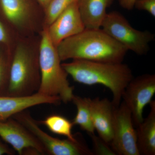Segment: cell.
<instances>
[{
  "label": "cell",
  "mask_w": 155,
  "mask_h": 155,
  "mask_svg": "<svg viewBox=\"0 0 155 155\" xmlns=\"http://www.w3.org/2000/svg\"><path fill=\"white\" fill-rule=\"evenodd\" d=\"M61 61L80 60L122 63L127 50L101 29L85 28L57 47Z\"/></svg>",
  "instance_id": "6da1fadb"
},
{
  "label": "cell",
  "mask_w": 155,
  "mask_h": 155,
  "mask_svg": "<svg viewBox=\"0 0 155 155\" xmlns=\"http://www.w3.org/2000/svg\"><path fill=\"white\" fill-rule=\"evenodd\" d=\"M62 66L74 81L87 85L101 84L113 94L115 107L121 103L125 88L133 78L132 71L122 63H110L75 59Z\"/></svg>",
  "instance_id": "7a4b0ae2"
},
{
  "label": "cell",
  "mask_w": 155,
  "mask_h": 155,
  "mask_svg": "<svg viewBox=\"0 0 155 155\" xmlns=\"http://www.w3.org/2000/svg\"><path fill=\"white\" fill-rule=\"evenodd\" d=\"M40 40L41 35L17 39L13 48L7 96H28L38 91L41 80Z\"/></svg>",
  "instance_id": "3957f363"
},
{
  "label": "cell",
  "mask_w": 155,
  "mask_h": 155,
  "mask_svg": "<svg viewBox=\"0 0 155 155\" xmlns=\"http://www.w3.org/2000/svg\"><path fill=\"white\" fill-rule=\"evenodd\" d=\"M39 49L40 86L38 93L48 96L60 97L61 101H72L74 87L68 80V75L62 66L57 48L49 37L46 29L41 34Z\"/></svg>",
  "instance_id": "277c9868"
},
{
  "label": "cell",
  "mask_w": 155,
  "mask_h": 155,
  "mask_svg": "<svg viewBox=\"0 0 155 155\" xmlns=\"http://www.w3.org/2000/svg\"><path fill=\"white\" fill-rule=\"evenodd\" d=\"M0 20L17 38L40 35L45 11L37 0H0Z\"/></svg>",
  "instance_id": "5b68a950"
},
{
  "label": "cell",
  "mask_w": 155,
  "mask_h": 155,
  "mask_svg": "<svg viewBox=\"0 0 155 155\" xmlns=\"http://www.w3.org/2000/svg\"><path fill=\"white\" fill-rule=\"evenodd\" d=\"M101 28L127 51L139 55L147 54L150 43L155 38L154 35L149 31L134 28L127 19L116 11L107 14Z\"/></svg>",
  "instance_id": "8992f818"
},
{
  "label": "cell",
  "mask_w": 155,
  "mask_h": 155,
  "mask_svg": "<svg viewBox=\"0 0 155 155\" xmlns=\"http://www.w3.org/2000/svg\"><path fill=\"white\" fill-rule=\"evenodd\" d=\"M12 117L38 140L44 147L46 153L52 155H94L92 151L83 141H79L78 139L75 141L67 138L60 139L46 133L27 111H22Z\"/></svg>",
  "instance_id": "52a82bcc"
},
{
  "label": "cell",
  "mask_w": 155,
  "mask_h": 155,
  "mask_svg": "<svg viewBox=\"0 0 155 155\" xmlns=\"http://www.w3.org/2000/svg\"><path fill=\"white\" fill-rule=\"evenodd\" d=\"M155 93V75L145 74L134 78L127 84L122 99L131 113L134 127L143 121L145 107Z\"/></svg>",
  "instance_id": "ba28073f"
},
{
  "label": "cell",
  "mask_w": 155,
  "mask_h": 155,
  "mask_svg": "<svg viewBox=\"0 0 155 155\" xmlns=\"http://www.w3.org/2000/svg\"><path fill=\"white\" fill-rule=\"evenodd\" d=\"M110 146L116 155H140L131 113L123 101L115 109Z\"/></svg>",
  "instance_id": "9c48e42d"
},
{
  "label": "cell",
  "mask_w": 155,
  "mask_h": 155,
  "mask_svg": "<svg viewBox=\"0 0 155 155\" xmlns=\"http://www.w3.org/2000/svg\"><path fill=\"white\" fill-rule=\"evenodd\" d=\"M0 138L19 155L24 154L30 150H35L40 154H46L38 140L13 117L0 121Z\"/></svg>",
  "instance_id": "30bf717a"
},
{
  "label": "cell",
  "mask_w": 155,
  "mask_h": 155,
  "mask_svg": "<svg viewBox=\"0 0 155 155\" xmlns=\"http://www.w3.org/2000/svg\"><path fill=\"white\" fill-rule=\"evenodd\" d=\"M45 28L50 40L57 48L64 40L83 31L85 26L78 9V1L70 5Z\"/></svg>",
  "instance_id": "8fae6325"
},
{
  "label": "cell",
  "mask_w": 155,
  "mask_h": 155,
  "mask_svg": "<svg viewBox=\"0 0 155 155\" xmlns=\"http://www.w3.org/2000/svg\"><path fill=\"white\" fill-rule=\"evenodd\" d=\"M92 121L99 136L110 144L113 134L115 110L116 107L108 99L89 98Z\"/></svg>",
  "instance_id": "7c38bea8"
},
{
  "label": "cell",
  "mask_w": 155,
  "mask_h": 155,
  "mask_svg": "<svg viewBox=\"0 0 155 155\" xmlns=\"http://www.w3.org/2000/svg\"><path fill=\"white\" fill-rule=\"evenodd\" d=\"M60 97L48 96L36 93L25 97L0 96V121H4L34 106L44 104H59Z\"/></svg>",
  "instance_id": "4fadbf2b"
},
{
  "label": "cell",
  "mask_w": 155,
  "mask_h": 155,
  "mask_svg": "<svg viewBox=\"0 0 155 155\" xmlns=\"http://www.w3.org/2000/svg\"><path fill=\"white\" fill-rule=\"evenodd\" d=\"M114 0H78V9L85 28L100 29Z\"/></svg>",
  "instance_id": "5bb4252c"
},
{
  "label": "cell",
  "mask_w": 155,
  "mask_h": 155,
  "mask_svg": "<svg viewBox=\"0 0 155 155\" xmlns=\"http://www.w3.org/2000/svg\"><path fill=\"white\" fill-rule=\"evenodd\" d=\"M149 104V114L136 130L140 155H155V101Z\"/></svg>",
  "instance_id": "9a60e30c"
},
{
  "label": "cell",
  "mask_w": 155,
  "mask_h": 155,
  "mask_svg": "<svg viewBox=\"0 0 155 155\" xmlns=\"http://www.w3.org/2000/svg\"><path fill=\"white\" fill-rule=\"evenodd\" d=\"M89 98L74 95L72 101L76 106L77 114L72 122L74 125H79L89 134H94L95 129L92 121Z\"/></svg>",
  "instance_id": "2e32d148"
},
{
  "label": "cell",
  "mask_w": 155,
  "mask_h": 155,
  "mask_svg": "<svg viewBox=\"0 0 155 155\" xmlns=\"http://www.w3.org/2000/svg\"><path fill=\"white\" fill-rule=\"evenodd\" d=\"M41 123L55 134L64 136L72 141L77 140L76 136L72 133V128L74 125L73 123L64 116L51 115L41 121Z\"/></svg>",
  "instance_id": "e0dca14e"
},
{
  "label": "cell",
  "mask_w": 155,
  "mask_h": 155,
  "mask_svg": "<svg viewBox=\"0 0 155 155\" xmlns=\"http://www.w3.org/2000/svg\"><path fill=\"white\" fill-rule=\"evenodd\" d=\"M13 49L0 44V96H6L8 89Z\"/></svg>",
  "instance_id": "ac0fdd59"
},
{
  "label": "cell",
  "mask_w": 155,
  "mask_h": 155,
  "mask_svg": "<svg viewBox=\"0 0 155 155\" xmlns=\"http://www.w3.org/2000/svg\"><path fill=\"white\" fill-rule=\"evenodd\" d=\"M78 0H51L45 11V26L47 28L70 5Z\"/></svg>",
  "instance_id": "d6986e66"
},
{
  "label": "cell",
  "mask_w": 155,
  "mask_h": 155,
  "mask_svg": "<svg viewBox=\"0 0 155 155\" xmlns=\"http://www.w3.org/2000/svg\"><path fill=\"white\" fill-rule=\"evenodd\" d=\"M91 137L93 146L94 155H116V153L112 150L110 144L106 143L99 136L94 134H89Z\"/></svg>",
  "instance_id": "ffe728a7"
},
{
  "label": "cell",
  "mask_w": 155,
  "mask_h": 155,
  "mask_svg": "<svg viewBox=\"0 0 155 155\" xmlns=\"http://www.w3.org/2000/svg\"><path fill=\"white\" fill-rule=\"evenodd\" d=\"M18 39L0 20V44L13 49Z\"/></svg>",
  "instance_id": "44dd1931"
},
{
  "label": "cell",
  "mask_w": 155,
  "mask_h": 155,
  "mask_svg": "<svg viewBox=\"0 0 155 155\" xmlns=\"http://www.w3.org/2000/svg\"><path fill=\"white\" fill-rule=\"evenodd\" d=\"M134 8L147 11L153 17H155V0H137Z\"/></svg>",
  "instance_id": "7402d4cb"
},
{
  "label": "cell",
  "mask_w": 155,
  "mask_h": 155,
  "mask_svg": "<svg viewBox=\"0 0 155 155\" xmlns=\"http://www.w3.org/2000/svg\"><path fill=\"white\" fill-rule=\"evenodd\" d=\"M14 149H12L2 141V139L0 138V155L5 154L14 155L15 153Z\"/></svg>",
  "instance_id": "603a6c76"
},
{
  "label": "cell",
  "mask_w": 155,
  "mask_h": 155,
  "mask_svg": "<svg viewBox=\"0 0 155 155\" xmlns=\"http://www.w3.org/2000/svg\"><path fill=\"white\" fill-rule=\"evenodd\" d=\"M137 0H119V5L123 8L131 10L134 8V4Z\"/></svg>",
  "instance_id": "cb8c5ba5"
},
{
  "label": "cell",
  "mask_w": 155,
  "mask_h": 155,
  "mask_svg": "<svg viewBox=\"0 0 155 155\" xmlns=\"http://www.w3.org/2000/svg\"><path fill=\"white\" fill-rule=\"evenodd\" d=\"M37 1L45 11L51 0H37Z\"/></svg>",
  "instance_id": "d4e9b609"
}]
</instances>
